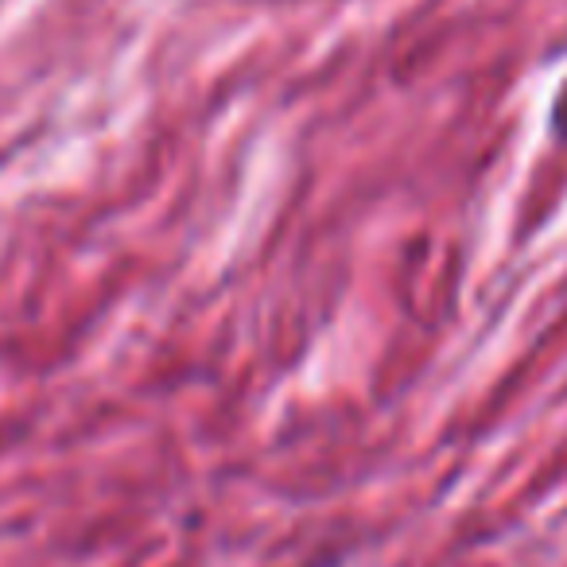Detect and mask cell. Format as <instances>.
Here are the masks:
<instances>
[{"instance_id": "obj_1", "label": "cell", "mask_w": 567, "mask_h": 567, "mask_svg": "<svg viewBox=\"0 0 567 567\" xmlns=\"http://www.w3.org/2000/svg\"><path fill=\"white\" fill-rule=\"evenodd\" d=\"M559 125L567 128V97H564V102H559Z\"/></svg>"}]
</instances>
